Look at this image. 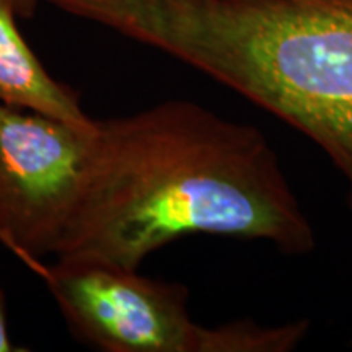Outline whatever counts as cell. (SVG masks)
Returning <instances> with one entry per match:
<instances>
[{"instance_id":"obj_3","label":"cell","mask_w":352,"mask_h":352,"mask_svg":"<svg viewBox=\"0 0 352 352\" xmlns=\"http://www.w3.org/2000/svg\"><path fill=\"white\" fill-rule=\"evenodd\" d=\"M39 277L78 341L107 352H230L228 323L206 328L188 289L94 258H57Z\"/></svg>"},{"instance_id":"obj_6","label":"cell","mask_w":352,"mask_h":352,"mask_svg":"<svg viewBox=\"0 0 352 352\" xmlns=\"http://www.w3.org/2000/svg\"><path fill=\"white\" fill-rule=\"evenodd\" d=\"M25 351L23 347H16L10 340L7 323V298L6 292L0 289V352H19Z\"/></svg>"},{"instance_id":"obj_5","label":"cell","mask_w":352,"mask_h":352,"mask_svg":"<svg viewBox=\"0 0 352 352\" xmlns=\"http://www.w3.org/2000/svg\"><path fill=\"white\" fill-rule=\"evenodd\" d=\"M16 15L10 0H0V103L96 131L98 121L83 111L76 91L47 72L21 36Z\"/></svg>"},{"instance_id":"obj_7","label":"cell","mask_w":352,"mask_h":352,"mask_svg":"<svg viewBox=\"0 0 352 352\" xmlns=\"http://www.w3.org/2000/svg\"><path fill=\"white\" fill-rule=\"evenodd\" d=\"M10 2L20 16H30L33 13L38 0H10Z\"/></svg>"},{"instance_id":"obj_2","label":"cell","mask_w":352,"mask_h":352,"mask_svg":"<svg viewBox=\"0 0 352 352\" xmlns=\"http://www.w3.org/2000/svg\"><path fill=\"white\" fill-rule=\"evenodd\" d=\"M155 47L302 132L352 212V0H44Z\"/></svg>"},{"instance_id":"obj_1","label":"cell","mask_w":352,"mask_h":352,"mask_svg":"<svg viewBox=\"0 0 352 352\" xmlns=\"http://www.w3.org/2000/svg\"><path fill=\"white\" fill-rule=\"evenodd\" d=\"M191 233L266 241L287 256L316 248L315 228L258 127L188 100L98 121L56 258L138 270Z\"/></svg>"},{"instance_id":"obj_4","label":"cell","mask_w":352,"mask_h":352,"mask_svg":"<svg viewBox=\"0 0 352 352\" xmlns=\"http://www.w3.org/2000/svg\"><path fill=\"white\" fill-rule=\"evenodd\" d=\"M94 134L0 103V241L36 274L76 209Z\"/></svg>"}]
</instances>
